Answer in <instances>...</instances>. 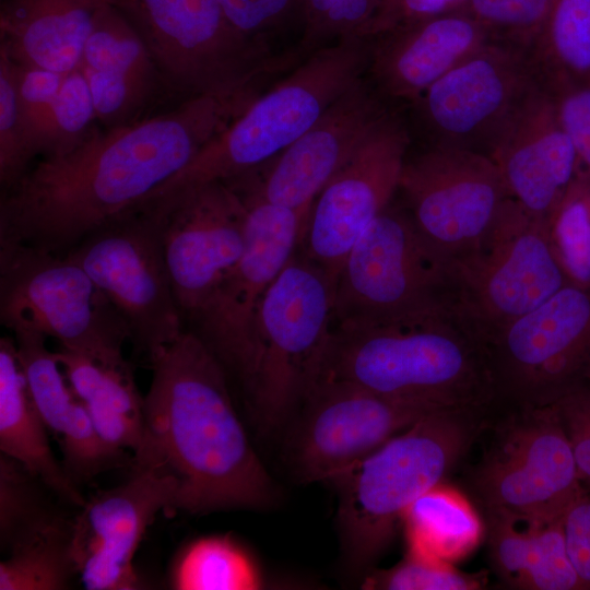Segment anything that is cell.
I'll use <instances>...</instances> for the list:
<instances>
[{
  "mask_svg": "<svg viewBox=\"0 0 590 590\" xmlns=\"http://www.w3.org/2000/svg\"><path fill=\"white\" fill-rule=\"evenodd\" d=\"M259 94L249 85L185 97L132 122L93 129L42 156L1 191L0 244L64 256L105 224L140 208Z\"/></svg>",
  "mask_w": 590,
  "mask_h": 590,
  "instance_id": "obj_1",
  "label": "cell"
},
{
  "mask_svg": "<svg viewBox=\"0 0 590 590\" xmlns=\"http://www.w3.org/2000/svg\"><path fill=\"white\" fill-rule=\"evenodd\" d=\"M149 357L152 380L132 469L175 485L172 511L269 507L274 483L237 415L219 358L190 330Z\"/></svg>",
  "mask_w": 590,
  "mask_h": 590,
  "instance_id": "obj_2",
  "label": "cell"
},
{
  "mask_svg": "<svg viewBox=\"0 0 590 590\" xmlns=\"http://www.w3.org/2000/svg\"><path fill=\"white\" fill-rule=\"evenodd\" d=\"M320 381L436 410H488L497 402L482 345L451 312L332 328Z\"/></svg>",
  "mask_w": 590,
  "mask_h": 590,
  "instance_id": "obj_3",
  "label": "cell"
},
{
  "mask_svg": "<svg viewBox=\"0 0 590 590\" xmlns=\"http://www.w3.org/2000/svg\"><path fill=\"white\" fill-rule=\"evenodd\" d=\"M370 48L371 37L349 35L310 51L144 203L164 205L206 184L227 181L266 165L366 75Z\"/></svg>",
  "mask_w": 590,
  "mask_h": 590,
  "instance_id": "obj_4",
  "label": "cell"
},
{
  "mask_svg": "<svg viewBox=\"0 0 590 590\" xmlns=\"http://www.w3.org/2000/svg\"><path fill=\"white\" fill-rule=\"evenodd\" d=\"M491 410L435 411L331 482L350 563L366 567L389 547L410 505L447 475L481 436Z\"/></svg>",
  "mask_w": 590,
  "mask_h": 590,
  "instance_id": "obj_5",
  "label": "cell"
},
{
  "mask_svg": "<svg viewBox=\"0 0 590 590\" xmlns=\"http://www.w3.org/2000/svg\"><path fill=\"white\" fill-rule=\"evenodd\" d=\"M447 264L392 202L347 253L334 283L332 328L451 312Z\"/></svg>",
  "mask_w": 590,
  "mask_h": 590,
  "instance_id": "obj_6",
  "label": "cell"
},
{
  "mask_svg": "<svg viewBox=\"0 0 590 590\" xmlns=\"http://www.w3.org/2000/svg\"><path fill=\"white\" fill-rule=\"evenodd\" d=\"M334 282L295 252L257 316L258 362L247 392L263 429L281 425L317 385L332 332Z\"/></svg>",
  "mask_w": 590,
  "mask_h": 590,
  "instance_id": "obj_7",
  "label": "cell"
},
{
  "mask_svg": "<svg viewBox=\"0 0 590 590\" xmlns=\"http://www.w3.org/2000/svg\"><path fill=\"white\" fill-rule=\"evenodd\" d=\"M453 317L484 345L569 282L548 223L509 198L485 240L448 267Z\"/></svg>",
  "mask_w": 590,
  "mask_h": 590,
  "instance_id": "obj_8",
  "label": "cell"
},
{
  "mask_svg": "<svg viewBox=\"0 0 590 590\" xmlns=\"http://www.w3.org/2000/svg\"><path fill=\"white\" fill-rule=\"evenodd\" d=\"M133 25L172 92H232L284 64L263 42L239 34L217 0H113Z\"/></svg>",
  "mask_w": 590,
  "mask_h": 590,
  "instance_id": "obj_9",
  "label": "cell"
},
{
  "mask_svg": "<svg viewBox=\"0 0 590 590\" xmlns=\"http://www.w3.org/2000/svg\"><path fill=\"white\" fill-rule=\"evenodd\" d=\"M485 426L489 438L468 479L481 509L562 519L586 488L556 405L508 406Z\"/></svg>",
  "mask_w": 590,
  "mask_h": 590,
  "instance_id": "obj_10",
  "label": "cell"
},
{
  "mask_svg": "<svg viewBox=\"0 0 590 590\" xmlns=\"http://www.w3.org/2000/svg\"><path fill=\"white\" fill-rule=\"evenodd\" d=\"M0 321L64 347L106 359L122 358L128 327L87 273L68 256L0 244Z\"/></svg>",
  "mask_w": 590,
  "mask_h": 590,
  "instance_id": "obj_11",
  "label": "cell"
},
{
  "mask_svg": "<svg viewBox=\"0 0 590 590\" xmlns=\"http://www.w3.org/2000/svg\"><path fill=\"white\" fill-rule=\"evenodd\" d=\"M246 205V243L236 264L188 322L246 391L258 362L257 316L271 284L297 251L309 214L266 201L232 182Z\"/></svg>",
  "mask_w": 590,
  "mask_h": 590,
  "instance_id": "obj_12",
  "label": "cell"
},
{
  "mask_svg": "<svg viewBox=\"0 0 590 590\" xmlns=\"http://www.w3.org/2000/svg\"><path fill=\"white\" fill-rule=\"evenodd\" d=\"M497 402L547 405L590 382V284L566 283L483 345Z\"/></svg>",
  "mask_w": 590,
  "mask_h": 590,
  "instance_id": "obj_13",
  "label": "cell"
},
{
  "mask_svg": "<svg viewBox=\"0 0 590 590\" xmlns=\"http://www.w3.org/2000/svg\"><path fill=\"white\" fill-rule=\"evenodd\" d=\"M544 82L531 50L489 39L409 104L422 143L491 156L526 99Z\"/></svg>",
  "mask_w": 590,
  "mask_h": 590,
  "instance_id": "obj_14",
  "label": "cell"
},
{
  "mask_svg": "<svg viewBox=\"0 0 590 590\" xmlns=\"http://www.w3.org/2000/svg\"><path fill=\"white\" fill-rule=\"evenodd\" d=\"M163 216L139 208L97 228L68 253L126 322L134 349L149 355L186 329L163 248Z\"/></svg>",
  "mask_w": 590,
  "mask_h": 590,
  "instance_id": "obj_15",
  "label": "cell"
},
{
  "mask_svg": "<svg viewBox=\"0 0 590 590\" xmlns=\"http://www.w3.org/2000/svg\"><path fill=\"white\" fill-rule=\"evenodd\" d=\"M418 233L449 267L488 236L511 198L486 154L424 144L404 162L399 190Z\"/></svg>",
  "mask_w": 590,
  "mask_h": 590,
  "instance_id": "obj_16",
  "label": "cell"
},
{
  "mask_svg": "<svg viewBox=\"0 0 590 590\" xmlns=\"http://www.w3.org/2000/svg\"><path fill=\"white\" fill-rule=\"evenodd\" d=\"M411 144L408 120L388 110L316 197L298 248L334 283L351 248L392 202Z\"/></svg>",
  "mask_w": 590,
  "mask_h": 590,
  "instance_id": "obj_17",
  "label": "cell"
},
{
  "mask_svg": "<svg viewBox=\"0 0 590 590\" xmlns=\"http://www.w3.org/2000/svg\"><path fill=\"white\" fill-rule=\"evenodd\" d=\"M303 404L288 458L304 483H331L390 438L439 411L338 381L318 382Z\"/></svg>",
  "mask_w": 590,
  "mask_h": 590,
  "instance_id": "obj_18",
  "label": "cell"
},
{
  "mask_svg": "<svg viewBox=\"0 0 590 590\" xmlns=\"http://www.w3.org/2000/svg\"><path fill=\"white\" fill-rule=\"evenodd\" d=\"M163 248L184 323L209 302L246 243V205L228 181L196 188L164 205Z\"/></svg>",
  "mask_w": 590,
  "mask_h": 590,
  "instance_id": "obj_19",
  "label": "cell"
},
{
  "mask_svg": "<svg viewBox=\"0 0 590 590\" xmlns=\"http://www.w3.org/2000/svg\"><path fill=\"white\" fill-rule=\"evenodd\" d=\"M390 110L364 76L338 97L293 144L255 172L232 180L266 201L310 213L326 184Z\"/></svg>",
  "mask_w": 590,
  "mask_h": 590,
  "instance_id": "obj_20",
  "label": "cell"
},
{
  "mask_svg": "<svg viewBox=\"0 0 590 590\" xmlns=\"http://www.w3.org/2000/svg\"><path fill=\"white\" fill-rule=\"evenodd\" d=\"M175 485L166 477L132 469L130 479L85 499L72 518L71 554L88 590L139 588L133 566L138 546L156 515L173 510Z\"/></svg>",
  "mask_w": 590,
  "mask_h": 590,
  "instance_id": "obj_21",
  "label": "cell"
},
{
  "mask_svg": "<svg viewBox=\"0 0 590 590\" xmlns=\"http://www.w3.org/2000/svg\"><path fill=\"white\" fill-rule=\"evenodd\" d=\"M491 157L509 196L530 215L548 223L579 173V161L544 84L515 114Z\"/></svg>",
  "mask_w": 590,
  "mask_h": 590,
  "instance_id": "obj_22",
  "label": "cell"
},
{
  "mask_svg": "<svg viewBox=\"0 0 590 590\" xmlns=\"http://www.w3.org/2000/svg\"><path fill=\"white\" fill-rule=\"evenodd\" d=\"M489 36L462 9L371 37L366 74L386 102L411 104Z\"/></svg>",
  "mask_w": 590,
  "mask_h": 590,
  "instance_id": "obj_23",
  "label": "cell"
},
{
  "mask_svg": "<svg viewBox=\"0 0 590 590\" xmlns=\"http://www.w3.org/2000/svg\"><path fill=\"white\" fill-rule=\"evenodd\" d=\"M113 0H1L0 50L16 64L67 74L80 67L102 9Z\"/></svg>",
  "mask_w": 590,
  "mask_h": 590,
  "instance_id": "obj_24",
  "label": "cell"
},
{
  "mask_svg": "<svg viewBox=\"0 0 590 590\" xmlns=\"http://www.w3.org/2000/svg\"><path fill=\"white\" fill-rule=\"evenodd\" d=\"M482 511L489 560L506 587L583 590L567 552L563 518L548 521L495 509Z\"/></svg>",
  "mask_w": 590,
  "mask_h": 590,
  "instance_id": "obj_25",
  "label": "cell"
},
{
  "mask_svg": "<svg viewBox=\"0 0 590 590\" xmlns=\"http://www.w3.org/2000/svg\"><path fill=\"white\" fill-rule=\"evenodd\" d=\"M48 429L30 396L14 339H0V450L40 479L57 498L76 508L85 499L49 444Z\"/></svg>",
  "mask_w": 590,
  "mask_h": 590,
  "instance_id": "obj_26",
  "label": "cell"
},
{
  "mask_svg": "<svg viewBox=\"0 0 590 590\" xmlns=\"http://www.w3.org/2000/svg\"><path fill=\"white\" fill-rule=\"evenodd\" d=\"M56 354L102 439L117 450L134 452L142 435L143 397L129 363L60 346Z\"/></svg>",
  "mask_w": 590,
  "mask_h": 590,
  "instance_id": "obj_27",
  "label": "cell"
},
{
  "mask_svg": "<svg viewBox=\"0 0 590 590\" xmlns=\"http://www.w3.org/2000/svg\"><path fill=\"white\" fill-rule=\"evenodd\" d=\"M408 551L453 563L484 538V521L471 500L444 482L430 487L405 510Z\"/></svg>",
  "mask_w": 590,
  "mask_h": 590,
  "instance_id": "obj_28",
  "label": "cell"
},
{
  "mask_svg": "<svg viewBox=\"0 0 590 590\" xmlns=\"http://www.w3.org/2000/svg\"><path fill=\"white\" fill-rule=\"evenodd\" d=\"M83 72L132 87L156 99L172 92L144 42L111 2L99 12L83 50Z\"/></svg>",
  "mask_w": 590,
  "mask_h": 590,
  "instance_id": "obj_29",
  "label": "cell"
},
{
  "mask_svg": "<svg viewBox=\"0 0 590 590\" xmlns=\"http://www.w3.org/2000/svg\"><path fill=\"white\" fill-rule=\"evenodd\" d=\"M13 334L30 396L49 434L62 445L90 430V414L72 391L56 351L46 346L47 338L28 330Z\"/></svg>",
  "mask_w": 590,
  "mask_h": 590,
  "instance_id": "obj_30",
  "label": "cell"
},
{
  "mask_svg": "<svg viewBox=\"0 0 590 590\" xmlns=\"http://www.w3.org/2000/svg\"><path fill=\"white\" fill-rule=\"evenodd\" d=\"M531 54L545 87L590 80V0H554Z\"/></svg>",
  "mask_w": 590,
  "mask_h": 590,
  "instance_id": "obj_31",
  "label": "cell"
},
{
  "mask_svg": "<svg viewBox=\"0 0 590 590\" xmlns=\"http://www.w3.org/2000/svg\"><path fill=\"white\" fill-rule=\"evenodd\" d=\"M47 485L14 459L0 455V546L5 554L69 520L47 495Z\"/></svg>",
  "mask_w": 590,
  "mask_h": 590,
  "instance_id": "obj_32",
  "label": "cell"
},
{
  "mask_svg": "<svg viewBox=\"0 0 590 590\" xmlns=\"http://www.w3.org/2000/svg\"><path fill=\"white\" fill-rule=\"evenodd\" d=\"M72 519L27 540L0 563V590H64L78 571L71 554Z\"/></svg>",
  "mask_w": 590,
  "mask_h": 590,
  "instance_id": "obj_33",
  "label": "cell"
},
{
  "mask_svg": "<svg viewBox=\"0 0 590 590\" xmlns=\"http://www.w3.org/2000/svg\"><path fill=\"white\" fill-rule=\"evenodd\" d=\"M172 583L180 590H256L262 586L249 555L226 536L189 544L177 559Z\"/></svg>",
  "mask_w": 590,
  "mask_h": 590,
  "instance_id": "obj_34",
  "label": "cell"
},
{
  "mask_svg": "<svg viewBox=\"0 0 590 590\" xmlns=\"http://www.w3.org/2000/svg\"><path fill=\"white\" fill-rule=\"evenodd\" d=\"M554 251L570 282L590 284V173L579 170L548 222Z\"/></svg>",
  "mask_w": 590,
  "mask_h": 590,
  "instance_id": "obj_35",
  "label": "cell"
},
{
  "mask_svg": "<svg viewBox=\"0 0 590 590\" xmlns=\"http://www.w3.org/2000/svg\"><path fill=\"white\" fill-rule=\"evenodd\" d=\"M486 583L482 573H464L452 563L408 551L388 569L371 571L363 582L371 590H476Z\"/></svg>",
  "mask_w": 590,
  "mask_h": 590,
  "instance_id": "obj_36",
  "label": "cell"
},
{
  "mask_svg": "<svg viewBox=\"0 0 590 590\" xmlns=\"http://www.w3.org/2000/svg\"><path fill=\"white\" fill-rule=\"evenodd\" d=\"M554 0H465L462 10L480 23L489 39L531 50Z\"/></svg>",
  "mask_w": 590,
  "mask_h": 590,
  "instance_id": "obj_37",
  "label": "cell"
},
{
  "mask_svg": "<svg viewBox=\"0 0 590 590\" xmlns=\"http://www.w3.org/2000/svg\"><path fill=\"white\" fill-rule=\"evenodd\" d=\"M384 0H300L304 36L300 46L309 54L326 40L349 35L366 36ZM367 37V36H366Z\"/></svg>",
  "mask_w": 590,
  "mask_h": 590,
  "instance_id": "obj_38",
  "label": "cell"
},
{
  "mask_svg": "<svg viewBox=\"0 0 590 590\" xmlns=\"http://www.w3.org/2000/svg\"><path fill=\"white\" fill-rule=\"evenodd\" d=\"M14 66L26 148L33 161L45 152L54 106L66 74Z\"/></svg>",
  "mask_w": 590,
  "mask_h": 590,
  "instance_id": "obj_39",
  "label": "cell"
},
{
  "mask_svg": "<svg viewBox=\"0 0 590 590\" xmlns=\"http://www.w3.org/2000/svg\"><path fill=\"white\" fill-rule=\"evenodd\" d=\"M94 119L90 87L79 67L63 78L42 156L58 154L78 144L93 130Z\"/></svg>",
  "mask_w": 590,
  "mask_h": 590,
  "instance_id": "obj_40",
  "label": "cell"
},
{
  "mask_svg": "<svg viewBox=\"0 0 590 590\" xmlns=\"http://www.w3.org/2000/svg\"><path fill=\"white\" fill-rule=\"evenodd\" d=\"M32 165L20 111L14 62L0 50V184L12 186Z\"/></svg>",
  "mask_w": 590,
  "mask_h": 590,
  "instance_id": "obj_41",
  "label": "cell"
},
{
  "mask_svg": "<svg viewBox=\"0 0 590 590\" xmlns=\"http://www.w3.org/2000/svg\"><path fill=\"white\" fill-rule=\"evenodd\" d=\"M229 24L243 36L262 42L266 32L281 25L294 12L300 13V0H217Z\"/></svg>",
  "mask_w": 590,
  "mask_h": 590,
  "instance_id": "obj_42",
  "label": "cell"
},
{
  "mask_svg": "<svg viewBox=\"0 0 590 590\" xmlns=\"http://www.w3.org/2000/svg\"><path fill=\"white\" fill-rule=\"evenodd\" d=\"M554 404L568 436L580 481L590 492V382Z\"/></svg>",
  "mask_w": 590,
  "mask_h": 590,
  "instance_id": "obj_43",
  "label": "cell"
},
{
  "mask_svg": "<svg viewBox=\"0 0 590 590\" xmlns=\"http://www.w3.org/2000/svg\"><path fill=\"white\" fill-rule=\"evenodd\" d=\"M567 552L583 590H590V492L571 504L563 517Z\"/></svg>",
  "mask_w": 590,
  "mask_h": 590,
  "instance_id": "obj_44",
  "label": "cell"
},
{
  "mask_svg": "<svg viewBox=\"0 0 590 590\" xmlns=\"http://www.w3.org/2000/svg\"><path fill=\"white\" fill-rule=\"evenodd\" d=\"M464 2L465 0H384L366 36L374 37L400 25L459 10Z\"/></svg>",
  "mask_w": 590,
  "mask_h": 590,
  "instance_id": "obj_45",
  "label": "cell"
},
{
  "mask_svg": "<svg viewBox=\"0 0 590 590\" xmlns=\"http://www.w3.org/2000/svg\"><path fill=\"white\" fill-rule=\"evenodd\" d=\"M556 117L574 145L590 134V80L546 87Z\"/></svg>",
  "mask_w": 590,
  "mask_h": 590,
  "instance_id": "obj_46",
  "label": "cell"
}]
</instances>
